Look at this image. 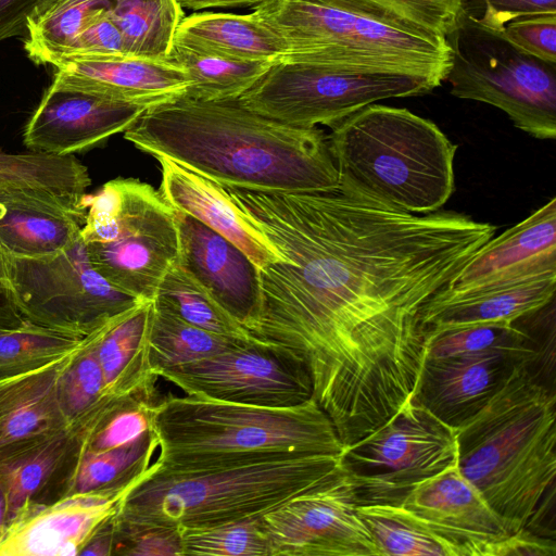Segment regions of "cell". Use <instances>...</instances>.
Masks as SVG:
<instances>
[{
    "label": "cell",
    "instance_id": "1",
    "mask_svg": "<svg viewBox=\"0 0 556 556\" xmlns=\"http://www.w3.org/2000/svg\"><path fill=\"white\" fill-rule=\"evenodd\" d=\"M283 257L258 269L244 329L308 372L344 446L414 394L421 313L496 227L454 212L418 215L344 192L223 187Z\"/></svg>",
    "mask_w": 556,
    "mask_h": 556
},
{
    "label": "cell",
    "instance_id": "2",
    "mask_svg": "<svg viewBox=\"0 0 556 556\" xmlns=\"http://www.w3.org/2000/svg\"><path fill=\"white\" fill-rule=\"evenodd\" d=\"M124 138L223 187L254 191L339 189L328 138L317 128L289 126L238 100L179 96L144 111Z\"/></svg>",
    "mask_w": 556,
    "mask_h": 556
},
{
    "label": "cell",
    "instance_id": "3",
    "mask_svg": "<svg viewBox=\"0 0 556 556\" xmlns=\"http://www.w3.org/2000/svg\"><path fill=\"white\" fill-rule=\"evenodd\" d=\"M536 364L515 365L489 402L455 428L459 471L510 534L528 526L556 478V396Z\"/></svg>",
    "mask_w": 556,
    "mask_h": 556
},
{
    "label": "cell",
    "instance_id": "4",
    "mask_svg": "<svg viewBox=\"0 0 556 556\" xmlns=\"http://www.w3.org/2000/svg\"><path fill=\"white\" fill-rule=\"evenodd\" d=\"M155 472H199L308 455L344 444L317 401L269 407L167 394L150 407Z\"/></svg>",
    "mask_w": 556,
    "mask_h": 556
},
{
    "label": "cell",
    "instance_id": "5",
    "mask_svg": "<svg viewBox=\"0 0 556 556\" xmlns=\"http://www.w3.org/2000/svg\"><path fill=\"white\" fill-rule=\"evenodd\" d=\"M327 138L344 192L418 215L437 212L454 192L457 146L407 109L369 104Z\"/></svg>",
    "mask_w": 556,
    "mask_h": 556
},
{
    "label": "cell",
    "instance_id": "6",
    "mask_svg": "<svg viewBox=\"0 0 556 556\" xmlns=\"http://www.w3.org/2000/svg\"><path fill=\"white\" fill-rule=\"evenodd\" d=\"M341 467V455L317 454L199 472L149 473L121 502L128 527L204 528L258 518Z\"/></svg>",
    "mask_w": 556,
    "mask_h": 556
},
{
    "label": "cell",
    "instance_id": "7",
    "mask_svg": "<svg viewBox=\"0 0 556 556\" xmlns=\"http://www.w3.org/2000/svg\"><path fill=\"white\" fill-rule=\"evenodd\" d=\"M252 10L285 42L282 60L406 74L439 85L451 65L446 38L416 34L315 0H265Z\"/></svg>",
    "mask_w": 556,
    "mask_h": 556
},
{
    "label": "cell",
    "instance_id": "8",
    "mask_svg": "<svg viewBox=\"0 0 556 556\" xmlns=\"http://www.w3.org/2000/svg\"><path fill=\"white\" fill-rule=\"evenodd\" d=\"M80 237L96 270L118 290L152 301L177 263L175 208L160 190L136 178H116L85 198Z\"/></svg>",
    "mask_w": 556,
    "mask_h": 556
},
{
    "label": "cell",
    "instance_id": "9",
    "mask_svg": "<svg viewBox=\"0 0 556 556\" xmlns=\"http://www.w3.org/2000/svg\"><path fill=\"white\" fill-rule=\"evenodd\" d=\"M446 41L451 65L444 81L454 97L504 111L536 139L556 138V63L522 51L467 8Z\"/></svg>",
    "mask_w": 556,
    "mask_h": 556
},
{
    "label": "cell",
    "instance_id": "10",
    "mask_svg": "<svg viewBox=\"0 0 556 556\" xmlns=\"http://www.w3.org/2000/svg\"><path fill=\"white\" fill-rule=\"evenodd\" d=\"M87 167L73 155L0 152V249L42 257L71 245L85 223Z\"/></svg>",
    "mask_w": 556,
    "mask_h": 556
},
{
    "label": "cell",
    "instance_id": "11",
    "mask_svg": "<svg viewBox=\"0 0 556 556\" xmlns=\"http://www.w3.org/2000/svg\"><path fill=\"white\" fill-rule=\"evenodd\" d=\"M439 86L406 74L352 72L280 60L237 100L289 126L332 128L380 100L422 96Z\"/></svg>",
    "mask_w": 556,
    "mask_h": 556
},
{
    "label": "cell",
    "instance_id": "12",
    "mask_svg": "<svg viewBox=\"0 0 556 556\" xmlns=\"http://www.w3.org/2000/svg\"><path fill=\"white\" fill-rule=\"evenodd\" d=\"M456 463L455 429L413 395L387 421L346 445L341 454L357 505L400 506L418 483Z\"/></svg>",
    "mask_w": 556,
    "mask_h": 556
},
{
    "label": "cell",
    "instance_id": "13",
    "mask_svg": "<svg viewBox=\"0 0 556 556\" xmlns=\"http://www.w3.org/2000/svg\"><path fill=\"white\" fill-rule=\"evenodd\" d=\"M5 289L18 312L37 324L89 334L143 300L127 294L92 266L79 237L42 257L4 254Z\"/></svg>",
    "mask_w": 556,
    "mask_h": 556
},
{
    "label": "cell",
    "instance_id": "14",
    "mask_svg": "<svg viewBox=\"0 0 556 556\" xmlns=\"http://www.w3.org/2000/svg\"><path fill=\"white\" fill-rule=\"evenodd\" d=\"M342 466L260 517L269 556H379Z\"/></svg>",
    "mask_w": 556,
    "mask_h": 556
},
{
    "label": "cell",
    "instance_id": "15",
    "mask_svg": "<svg viewBox=\"0 0 556 556\" xmlns=\"http://www.w3.org/2000/svg\"><path fill=\"white\" fill-rule=\"evenodd\" d=\"M159 377L187 395L269 407H289L313 397L307 370L264 345L239 342L212 356L164 369Z\"/></svg>",
    "mask_w": 556,
    "mask_h": 556
},
{
    "label": "cell",
    "instance_id": "16",
    "mask_svg": "<svg viewBox=\"0 0 556 556\" xmlns=\"http://www.w3.org/2000/svg\"><path fill=\"white\" fill-rule=\"evenodd\" d=\"M427 522L462 556H545L546 539L523 529L510 534L457 463L413 488L400 505Z\"/></svg>",
    "mask_w": 556,
    "mask_h": 556
},
{
    "label": "cell",
    "instance_id": "17",
    "mask_svg": "<svg viewBox=\"0 0 556 556\" xmlns=\"http://www.w3.org/2000/svg\"><path fill=\"white\" fill-rule=\"evenodd\" d=\"M147 109L53 81L25 127L24 143L35 152L72 155L126 131Z\"/></svg>",
    "mask_w": 556,
    "mask_h": 556
},
{
    "label": "cell",
    "instance_id": "18",
    "mask_svg": "<svg viewBox=\"0 0 556 556\" xmlns=\"http://www.w3.org/2000/svg\"><path fill=\"white\" fill-rule=\"evenodd\" d=\"M175 213L179 241L176 264L245 329L260 305L257 266L215 230L187 213Z\"/></svg>",
    "mask_w": 556,
    "mask_h": 556
},
{
    "label": "cell",
    "instance_id": "19",
    "mask_svg": "<svg viewBox=\"0 0 556 556\" xmlns=\"http://www.w3.org/2000/svg\"><path fill=\"white\" fill-rule=\"evenodd\" d=\"M538 358L506 351L425 357L413 396L452 428L479 412L521 362Z\"/></svg>",
    "mask_w": 556,
    "mask_h": 556
},
{
    "label": "cell",
    "instance_id": "20",
    "mask_svg": "<svg viewBox=\"0 0 556 556\" xmlns=\"http://www.w3.org/2000/svg\"><path fill=\"white\" fill-rule=\"evenodd\" d=\"M544 273H556V198L484 243L440 292L456 293Z\"/></svg>",
    "mask_w": 556,
    "mask_h": 556
},
{
    "label": "cell",
    "instance_id": "21",
    "mask_svg": "<svg viewBox=\"0 0 556 556\" xmlns=\"http://www.w3.org/2000/svg\"><path fill=\"white\" fill-rule=\"evenodd\" d=\"M53 81L148 108L185 94L186 72L169 60L80 56L58 60Z\"/></svg>",
    "mask_w": 556,
    "mask_h": 556
},
{
    "label": "cell",
    "instance_id": "22",
    "mask_svg": "<svg viewBox=\"0 0 556 556\" xmlns=\"http://www.w3.org/2000/svg\"><path fill=\"white\" fill-rule=\"evenodd\" d=\"M556 273L530 275L456 293L439 292L421 313L427 336L486 323H514L554 301Z\"/></svg>",
    "mask_w": 556,
    "mask_h": 556
},
{
    "label": "cell",
    "instance_id": "23",
    "mask_svg": "<svg viewBox=\"0 0 556 556\" xmlns=\"http://www.w3.org/2000/svg\"><path fill=\"white\" fill-rule=\"evenodd\" d=\"M160 192L177 211L187 213L242 250L258 269L283 257L231 201L225 189L164 156Z\"/></svg>",
    "mask_w": 556,
    "mask_h": 556
},
{
    "label": "cell",
    "instance_id": "24",
    "mask_svg": "<svg viewBox=\"0 0 556 556\" xmlns=\"http://www.w3.org/2000/svg\"><path fill=\"white\" fill-rule=\"evenodd\" d=\"M153 309V300L141 301L93 330L109 399L155 402L159 377L151 365L149 344Z\"/></svg>",
    "mask_w": 556,
    "mask_h": 556
},
{
    "label": "cell",
    "instance_id": "25",
    "mask_svg": "<svg viewBox=\"0 0 556 556\" xmlns=\"http://www.w3.org/2000/svg\"><path fill=\"white\" fill-rule=\"evenodd\" d=\"M138 483L79 493V496L53 506L18 531L10 554H78L79 547L117 513L121 502Z\"/></svg>",
    "mask_w": 556,
    "mask_h": 556
},
{
    "label": "cell",
    "instance_id": "26",
    "mask_svg": "<svg viewBox=\"0 0 556 556\" xmlns=\"http://www.w3.org/2000/svg\"><path fill=\"white\" fill-rule=\"evenodd\" d=\"M174 40L236 60L277 62L287 54L285 42L252 13L202 12L185 16Z\"/></svg>",
    "mask_w": 556,
    "mask_h": 556
},
{
    "label": "cell",
    "instance_id": "27",
    "mask_svg": "<svg viewBox=\"0 0 556 556\" xmlns=\"http://www.w3.org/2000/svg\"><path fill=\"white\" fill-rule=\"evenodd\" d=\"M190 79L186 97L205 100H237L275 62L225 58L174 40L168 59Z\"/></svg>",
    "mask_w": 556,
    "mask_h": 556
},
{
    "label": "cell",
    "instance_id": "28",
    "mask_svg": "<svg viewBox=\"0 0 556 556\" xmlns=\"http://www.w3.org/2000/svg\"><path fill=\"white\" fill-rule=\"evenodd\" d=\"M127 56L167 60L185 17L177 0H110L106 8Z\"/></svg>",
    "mask_w": 556,
    "mask_h": 556
},
{
    "label": "cell",
    "instance_id": "29",
    "mask_svg": "<svg viewBox=\"0 0 556 556\" xmlns=\"http://www.w3.org/2000/svg\"><path fill=\"white\" fill-rule=\"evenodd\" d=\"M379 556H462L453 543L402 506L357 505Z\"/></svg>",
    "mask_w": 556,
    "mask_h": 556
},
{
    "label": "cell",
    "instance_id": "30",
    "mask_svg": "<svg viewBox=\"0 0 556 556\" xmlns=\"http://www.w3.org/2000/svg\"><path fill=\"white\" fill-rule=\"evenodd\" d=\"M153 305L149 344L157 377L164 369L212 356L243 341L197 327L155 301Z\"/></svg>",
    "mask_w": 556,
    "mask_h": 556
},
{
    "label": "cell",
    "instance_id": "31",
    "mask_svg": "<svg viewBox=\"0 0 556 556\" xmlns=\"http://www.w3.org/2000/svg\"><path fill=\"white\" fill-rule=\"evenodd\" d=\"M380 23L430 37L446 38L467 0H315Z\"/></svg>",
    "mask_w": 556,
    "mask_h": 556
},
{
    "label": "cell",
    "instance_id": "32",
    "mask_svg": "<svg viewBox=\"0 0 556 556\" xmlns=\"http://www.w3.org/2000/svg\"><path fill=\"white\" fill-rule=\"evenodd\" d=\"M110 0H48L25 22L24 49L36 64H50L73 43L92 13Z\"/></svg>",
    "mask_w": 556,
    "mask_h": 556
},
{
    "label": "cell",
    "instance_id": "33",
    "mask_svg": "<svg viewBox=\"0 0 556 556\" xmlns=\"http://www.w3.org/2000/svg\"><path fill=\"white\" fill-rule=\"evenodd\" d=\"M153 301L197 327L251 342L240 324L177 264L163 277Z\"/></svg>",
    "mask_w": 556,
    "mask_h": 556
},
{
    "label": "cell",
    "instance_id": "34",
    "mask_svg": "<svg viewBox=\"0 0 556 556\" xmlns=\"http://www.w3.org/2000/svg\"><path fill=\"white\" fill-rule=\"evenodd\" d=\"M157 446V439L150 429L129 444L90 451L84 457L76 477L77 492L90 493L142 481L149 473Z\"/></svg>",
    "mask_w": 556,
    "mask_h": 556
},
{
    "label": "cell",
    "instance_id": "35",
    "mask_svg": "<svg viewBox=\"0 0 556 556\" xmlns=\"http://www.w3.org/2000/svg\"><path fill=\"white\" fill-rule=\"evenodd\" d=\"M506 351L540 359L532 334L514 323H486L444 330L426 337L425 357L459 353ZM424 357V358H425Z\"/></svg>",
    "mask_w": 556,
    "mask_h": 556
},
{
    "label": "cell",
    "instance_id": "36",
    "mask_svg": "<svg viewBox=\"0 0 556 556\" xmlns=\"http://www.w3.org/2000/svg\"><path fill=\"white\" fill-rule=\"evenodd\" d=\"M178 529L182 556H269L260 517L212 527Z\"/></svg>",
    "mask_w": 556,
    "mask_h": 556
},
{
    "label": "cell",
    "instance_id": "37",
    "mask_svg": "<svg viewBox=\"0 0 556 556\" xmlns=\"http://www.w3.org/2000/svg\"><path fill=\"white\" fill-rule=\"evenodd\" d=\"M85 355L74 365L64 382L63 397L70 412L78 413L101 401L104 394L103 372L98 359L93 331L89 333Z\"/></svg>",
    "mask_w": 556,
    "mask_h": 556
},
{
    "label": "cell",
    "instance_id": "38",
    "mask_svg": "<svg viewBox=\"0 0 556 556\" xmlns=\"http://www.w3.org/2000/svg\"><path fill=\"white\" fill-rule=\"evenodd\" d=\"M127 56L121 30L111 20L106 8L97 9L71 47L50 63L66 58Z\"/></svg>",
    "mask_w": 556,
    "mask_h": 556
},
{
    "label": "cell",
    "instance_id": "39",
    "mask_svg": "<svg viewBox=\"0 0 556 556\" xmlns=\"http://www.w3.org/2000/svg\"><path fill=\"white\" fill-rule=\"evenodd\" d=\"M60 454V443H54L11 467L7 478V496L12 511L17 510L40 488Z\"/></svg>",
    "mask_w": 556,
    "mask_h": 556
},
{
    "label": "cell",
    "instance_id": "40",
    "mask_svg": "<svg viewBox=\"0 0 556 556\" xmlns=\"http://www.w3.org/2000/svg\"><path fill=\"white\" fill-rule=\"evenodd\" d=\"M153 403L131 401L110 415L93 440V451L129 444L150 431V407Z\"/></svg>",
    "mask_w": 556,
    "mask_h": 556
},
{
    "label": "cell",
    "instance_id": "41",
    "mask_svg": "<svg viewBox=\"0 0 556 556\" xmlns=\"http://www.w3.org/2000/svg\"><path fill=\"white\" fill-rule=\"evenodd\" d=\"M116 520V519H115ZM118 553L131 556H182L176 527H128L116 522Z\"/></svg>",
    "mask_w": 556,
    "mask_h": 556
},
{
    "label": "cell",
    "instance_id": "42",
    "mask_svg": "<svg viewBox=\"0 0 556 556\" xmlns=\"http://www.w3.org/2000/svg\"><path fill=\"white\" fill-rule=\"evenodd\" d=\"M504 36L522 51L556 63V14H542L508 23Z\"/></svg>",
    "mask_w": 556,
    "mask_h": 556
},
{
    "label": "cell",
    "instance_id": "43",
    "mask_svg": "<svg viewBox=\"0 0 556 556\" xmlns=\"http://www.w3.org/2000/svg\"><path fill=\"white\" fill-rule=\"evenodd\" d=\"M49 396L40 391L17 403L0 424V441H16L39 431L50 413Z\"/></svg>",
    "mask_w": 556,
    "mask_h": 556
},
{
    "label": "cell",
    "instance_id": "44",
    "mask_svg": "<svg viewBox=\"0 0 556 556\" xmlns=\"http://www.w3.org/2000/svg\"><path fill=\"white\" fill-rule=\"evenodd\" d=\"M483 13L478 20L485 26L502 31L516 20L556 14V0H481Z\"/></svg>",
    "mask_w": 556,
    "mask_h": 556
},
{
    "label": "cell",
    "instance_id": "45",
    "mask_svg": "<svg viewBox=\"0 0 556 556\" xmlns=\"http://www.w3.org/2000/svg\"><path fill=\"white\" fill-rule=\"evenodd\" d=\"M67 340L54 330L36 327L16 328L0 332V358H12L29 352L59 348Z\"/></svg>",
    "mask_w": 556,
    "mask_h": 556
},
{
    "label": "cell",
    "instance_id": "46",
    "mask_svg": "<svg viewBox=\"0 0 556 556\" xmlns=\"http://www.w3.org/2000/svg\"><path fill=\"white\" fill-rule=\"evenodd\" d=\"M48 0H0V42L25 34L30 12Z\"/></svg>",
    "mask_w": 556,
    "mask_h": 556
},
{
    "label": "cell",
    "instance_id": "47",
    "mask_svg": "<svg viewBox=\"0 0 556 556\" xmlns=\"http://www.w3.org/2000/svg\"><path fill=\"white\" fill-rule=\"evenodd\" d=\"M265 0H177L181 8L202 10L208 8L255 7Z\"/></svg>",
    "mask_w": 556,
    "mask_h": 556
},
{
    "label": "cell",
    "instance_id": "48",
    "mask_svg": "<svg viewBox=\"0 0 556 556\" xmlns=\"http://www.w3.org/2000/svg\"><path fill=\"white\" fill-rule=\"evenodd\" d=\"M7 283V273H5V261H4V253L0 249V289H5Z\"/></svg>",
    "mask_w": 556,
    "mask_h": 556
},
{
    "label": "cell",
    "instance_id": "49",
    "mask_svg": "<svg viewBox=\"0 0 556 556\" xmlns=\"http://www.w3.org/2000/svg\"><path fill=\"white\" fill-rule=\"evenodd\" d=\"M4 509H5L4 500H3L2 495L0 494V526L3 520Z\"/></svg>",
    "mask_w": 556,
    "mask_h": 556
},
{
    "label": "cell",
    "instance_id": "50",
    "mask_svg": "<svg viewBox=\"0 0 556 556\" xmlns=\"http://www.w3.org/2000/svg\"><path fill=\"white\" fill-rule=\"evenodd\" d=\"M4 330H5V329L0 328V332H1V331H4Z\"/></svg>",
    "mask_w": 556,
    "mask_h": 556
}]
</instances>
